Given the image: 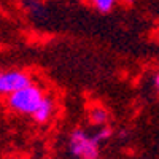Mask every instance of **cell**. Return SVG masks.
I'll use <instances>...</instances> for the list:
<instances>
[{"instance_id": "obj_6", "label": "cell", "mask_w": 159, "mask_h": 159, "mask_svg": "<svg viewBox=\"0 0 159 159\" xmlns=\"http://www.w3.org/2000/svg\"><path fill=\"white\" fill-rule=\"evenodd\" d=\"M89 121L94 124V126H105L108 121V111L105 110L103 107H94V108H91L89 111Z\"/></svg>"}, {"instance_id": "obj_7", "label": "cell", "mask_w": 159, "mask_h": 159, "mask_svg": "<svg viewBox=\"0 0 159 159\" xmlns=\"http://www.w3.org/2000/svg\"><path fill=\"white\" fill-rule=\"evenodd\" d=\"M88 2L99 13H110L116 3V0H88Z\"/></svg>"}, {"instance_id": "obj_10", "label": "cell", "mask_w": 159, "mask_h": 159, "mask_svg": "<svg viewBox=\"0 0 159 159\" xmlns=\"http://www.w3.org/2000/svg\"><path fill=\"white\" fill-rule=\"evenodd\" d=\"M124 2H126V3H134L135 0H124Z\"/></svg>"}, {"instance_id": "obj_3", "label": "cell", "mask_w": 159, "mask_h": 159, "mask_svg": "<svg viewBox=\"0 0 159 159\" xmlns=\"http://www.w3.org/2000/svg\"><path fill=\"white\" fill-rule=\"evenodd\" d=\"M29 84H32V78L29 73L18 69L0 70V96H11Z\"/></svg>"}, {"instance_id": "obj_9", "label": "cell", "mask_w": 159, "mask_h": 159, "mask_svg": "<svg viewBox=\"0 0 159 159\" xmlns=\"http://www.w3.org/2000/svg\"><path fill=\"white\" fill-rule=\"evenodd\" d=\"M153 84H154V89L157 91V94H159V72L154 75V78H153Z\"/></svg>"}, {"instance_id": "obj_2", "label": "cell", "mask_w": 159, "mask_h": 159, "mask_svg": "<svg viewBox=\"0 0 159 159\" xmlns=\"http://www.w3.org/2000/svg\"><path fill=\"white\" fill-rule=\"evenodd\" d=\"M100 143L81 127H76L69 135V153L75 159H99Z\"/></svg>"}, {"instance_id": "obj_8", "label": "cell", "mask_w": 159, "mask_h": 159, "mask_svg": "<svg viewBox=\"0 0 159 159\" xmlns=\"http://www.w3.org/2000/svg\"><path fill=\"white\" fill-rule=\"evenodd\" d=\"M113 135V129L110 127V126H102V127H99V130L94 134V139L97 140V143H102V142H105V140H108L110 137Z\"/></svg>"}, {"instance_id": "obj_1", "label": "cell", "mask_w": 159, "mask_h": 159, "mask_svg": "<svg viewBox=\"0 0 159 159\" xmlns=\"http://www.w3.org/2000/svg\"><path fill=\"white\" fill-rule=\"evenodd\" d=\"M43 99L45 94L42 88H38L37 84L32 83L16 91L15 94L8 96V107L19 115H34L40 107V103L43 102Z\"/></svg>"}, {"instance_id": "obj_4", "label": "cell", "mask_w": 159, "mask_h": 159, "mask_svg": "<svg viewBox=\"0 0 159 159\" xmlns=\"http://www.w3.org/2000/svg\"><path fill=\"white\" fill-rule=\"evenodd\" d=\"M22 7L27 11V15L35 21H42L48 16V10L40 0H22Z\"/></svg>"}, {"instance_id": "obj_5", "label": "cell", "mask_w": 159, "mask_h": 159, "mask_svg": "<svg viewBox=\"0 0 159 159\" xmlns=\"http://www.w3.org/2000/svg\"><path fill=\"white\" fill-rule=\"evenodd\" d=\"M52 113H54V102H52L49 97H45L43 102L40 103V107L37 108V111H35L32 116H34V119H35V123L45 124V123H48L49 119H51Z\"/></svg>"}]
</instances>
